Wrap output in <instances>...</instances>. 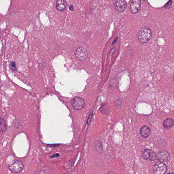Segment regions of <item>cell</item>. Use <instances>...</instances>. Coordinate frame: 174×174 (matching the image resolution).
Masks as SVG:
<instances>
[{
  "instance_id": "1",
  "label": "cell",
  "mask_w": 174,
  "mask_h": 174,
  "mask_svg": "<svg viewBox=\"0 0 174 174\" xmlns=\"http://www.w3.org/2000/svg\"><path fill=\"white\" fill-rule=\"evenodd\" d=\"M152 34L151 30L147 28L142 29L138 34V39L140 42L145 44L148 42L151 39Z\"/></svg>"
},
{
  "instance_id": "2",
  "label": "cell",
  "mask_w": 174,
  "mask_h": 174,
  "mask_svg": "<svg viewBox=\"0 0 174 174\" xmlns=\"http://www.w3.org/2000/svg\"><path fill=\"white\" fill-rule=\"evenodd\" d=\"M70 104L75 110H81L83 109L85 106V102L83 99L79 97H75L71 100Z\"/></svg>"
},
{
  "instance_id": "3",
  "label": "cell",
  "mask_w": 174,
  "mask_h": 174,
  "mask_svg": "<svg viewBox=\"0 0 174 174\" xmlns=\"http://www.w3.org/2000/svg\"><path fill=\"white\" fill-rule=\"evenodd\" d=\"M23 167L22 162L17 160H13L9 165V169L14 173H19L23 170Z\"/></svg>"
},
{
  "instance_id": "4",
  "label": "cell",
  "mask_w": 174,
  "mask_h": 174,
  "mask_svg": "<svg viewBox=\"0 0 174 174\" xmlns=\"http://www.w3.org/2000/svg\"><path fill=\"white\" fill-rule=\"evenodd\" d=\"M166 165L164 162L159 161L156 162L153 167V171L155 174H163L167 171Z\"/></svg>"
},
{
  "instance_id": "5",
  "label": "cell",
  "mask_w": 174,
  "mask_h": 174,
  "mask_svg": "<svg viewBox=\"0 0 174 174\" xmlns=\"http://www.w3.org/2000/svg\"><path fill=\"white\" fill-rule=\"evenodd\" d=\"M142 156L144 159L147 161H153L157 159V154L151 149H146L143 151Z\"/></svg>"
},
{
  "instance_id": "6",
  "label": "cell",
  "mask_w": 174,
  "mask_h": 174,
  "mask_svg": "<svg viewBox=\"0 0 174 174\" xmlns=\"http://www.w3.org/2000/svg\"><path fill=\"white\" fill-rule=\"evenodd\" d=\"M75 56L81 60L86 59L88 56V52L86 48L83 46L79 47L75 51Z\"/></svg>"
},
{
  "instance_id": "7",
  "label": "cell",
  "mask_w": 174,
  "mask_h": 174,
  "mask_svg": "<svg viewBox=\"0 0 174 174\" xmlns=\"http://www.w3.org/2000/svg\"><path fill=\"white\" fill-rule=\"evenodd\" d=\"M130 9L131 12L134 14L139 12L141 9L140 0H131L130 4Z\"/></svg>"
},
{
  "instance_id": "8",
  "label": "cell",
  "mask_w": 174,
  "mask_h": 174,
  "mask_svg": "<svg viewBox=\"0 0 174 174\" xmlns=\"http://www.w3.org/2000/svg\"><path fill=\"white\" fill-rule=\"evenodd\" d=\"M114 5L116 9L120 12L125 10L127 6L126 0H115Z\"/></svg>"
},
{
  "instance_id": "9",
  "label": "cell",
  "mask_w": 174,
  "mask_h": 174,
  "mask_svg": "<svg viewBox=\"0 0 174 174\" xmlns=\"http://www.w3.org/2000/svg\"><path fill=\"white\" fill-rule=\"evenodd\" d=\"M170 158V154L167 151H160L159 153L157 154V159L160 161L166 162L169 161Z\"/></svg>"
},
{
  "instance_id": "10",
  "label": "cell",
  "mask_w": 174,
  "mask_h": 174,
  "mask_svg": "<svg viewBox=\"0 0 174 174\" xmlns=\"http://www.w3.org/2000/svg\"><path fill=\"white\" fill-rule=\"evenodd\" d=\"M151 130L148 126H142L140 130V135L144 138H147L150 135Z\"/></svg>"
},
{
  "instance_id": "11",
  "label": "cell",
  "mask_w": 174,
  "mask_h": 174,
  "mask_svg": "<svg viewBox=\"0 0 174 174\" xmlns=\"http://www.w3.org/2000/svg\"><path fill=\"white\" fill-rule=\"evenodd\" d=\"M56 7L59 11L61 12L64 11L66 7V1L65 0H57Z\"/></svg>"
},
{
  "instance_id": "12",
  "label": "cell",
  "mask_w": 174,
  "mask_h": 174,
  "mask_svg": "<svg viewBox=\"0 0 174 174\" xmlns=\"http://www.w3.org/2000/svg\"><path fill=\"white\" fill-rule=\"evenodd\" d=\"M174 120L173 119L167 118L163 122L164 127L166 129H169L173 126Z\"/></svg>"
},
{
  "instance_id": "13",
  "label": "cell",
  "mask_w": 174,
  "mask_h": 174,
  "mask_svg": "<svg viewBox=\"0 0 174 174\" xmlns=\"http://www.w3.org/2000/svg\"><path fill=\"white\" fill-rule=\"evenodd\" d=\"M6 129L7 124L5 120L2 118H0V133H4Z\"/></svg>"
},
{
  "instance_id": "14",
  "label": "cell",
  "mask_w": 174,
  "mask_h": 174,
  "mask_svg": "<svg viewBox=\"0 0 174 174\" xmlns=\"http://www.w3.org/2000/svg\"><path fill=\"white\" fill-rule=\"evenodd\" d=\"M9 68L12 72H14L17 71V68L16 67V64L14 62H11L10 63L9 65Z\"/></svg>"
},
{
  "instance_id": "15",
  "label": "cell",
  "mask_w": 174,
  "mask_h": 174,
  "mask_svg": "<svg viewBox=\"0 0 174 174\" xmlns=\"http://www.w3.org/2000/svg\"><path fill=\"white\" fill-rule=\"evenodd\" d=\"M93 115V112H92L91 113H90V115L88 117V120H87V124H88V125H89L91 123V122Z\"/></svg>"
},
{
  "instance_id": "16",
  "label": "cell",
  "mask_w": 174,
  "mask_h": 174,
  "mask_svg": "<svg viewBox=\"0 0 174 174\" xmlns=\"http://www.w3.org/2000/svg\"><path fill=\"white\" fill-rule=\"evenodd\" d=\"M172 5V0H171L169 1L168 2V3L166 4L165 7L167 9L169 8Z\"/></svg>"
},
{
  "instance_id": "17",
  "label": "cell",
  "mask_w": 174,
  "mask_h": 174,
  "mask_svg": "<svg viewBox=\"0 0 174 174\" xmlns=\"http://www.w3.org/2000/svg\"><path fill=\"white\" fill-rule=\"evenodd\" d=\"M59 154H58V153L55 154H54V155H53L52 156H51V157H50V158H51V159H52V158H54L56 157H59Z\"/></svg>"
},
{
  "instance_id": "18",
  "label": "cell",
  "mask_w": 174,
  "mask_h": 174,
  "mask_svg": "<svg viewBox=\"0 0 174 174\" xmlns=\"http://www.w3.org/2000/svg\"><path fill=\"white\" fill-rule=\"evenodd\" d=\"M59 145H58V144H53V145H47V146H48L49 147H57V146H58Z\"/></svg>"
},
{
  "instance_id": "19",
  "label": "cell",
  "mask_w": 174,
  "mask_h": 174,
  "mask_svg": "<svg viewBox=\"0 0 174 174\" xmlns=\"http://www.w3.org/2000/svg\"><path fill=\"white\" fill-rule=\"evenodd\" d=\"M69 9H70V10H74V6L72 5H71L70 6H69Z\"/></svg>"
}]
</instances>
